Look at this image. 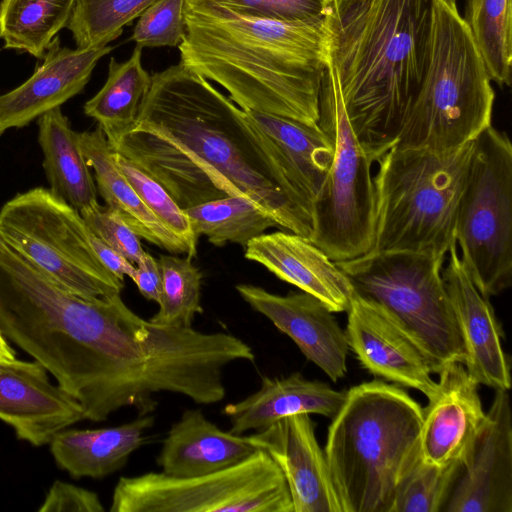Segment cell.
Here are the masks:
<instances>
[{
    "instance_id": "1",
    "label": "cell",
    "mask_w": 512,
    "mask_h": 512,
    "mask_svg": "<svg viewBox=\"0 0 512 512\" xmlns=\"http://www.w3.org/2000/svg\"><path fill=\"white\" fill-rule=\"evenodd\" d=\"M182 208L251 199L279 228L308 240L313 201L272 139L183 64L151 76L135 123L112 145Z\"/></svg>"
},
{
    "instance_id": "2",
    "label": "cell",
    "mask_w": 512,
    "mask_h": 512,
    "mask_svg": "<svg viewBox=\"0 0 512 512\" xmlns=\"http://www.w3.org/2000/svg\"><path fill=\"white\" fill-rule=\"evenodd\" d=\"M180 63L225 88L243 110L318 124L329 17L283 22L186 0Z\"/></svg>"
},
{
    "instance_id": "3",
    "label": "cell",
    "mask_w": 512,
    "mask_h": 512,
    "mask_svg": "<svg viewBox=\"0 0 512 512\" xmlns=\"http://www.w3.org/2000/svg\"><path fill=\"white\" fill-rule=\"evenodd\" d=\"M436 0H336L329 56L347 119L373 163L397 141L424 79Z\"/></svg>"
},
{
    "instance_id": "4",
    "label": "cell",
    "mask_w": 512,
    "mask_h": 512,
    "mask_svg": "<svg viewBox=\"0 0 512 512\" xmlns=\"http://www.w3.org/2000/svg\"><path fill=\"white\" fill-rule=\"evenodd\" d=\"M324 453L342 512H391L419 458L423 408L404 389L374 379L347 390Z\"/></svg>"
},
{
    "instance_id": "5",
    "label": "cell",
    "mask_w": 512,
    "mask_h": 512,
    "mask_svg": "<svg viewBox=\"0 0 512 512\" xmlns=\"http://www.w3.org/2000/svg\"><path fill=\"white\" fill-rule=\"evenodd\" d=\"M474 140L450 152L392 146L377 161L370 251L443 254L455 243L457 208ZM369 251V252H370Z\"/></svg>"
},
{
    "instance_id": "6",
    "label": "cell",
    "mask_w": 512,
    "mask_h": 512,
    "mask_svg": "<svg viewBox=\"0 0 512 512\" xmlns=\"http://www.w3.org/2000/svg\"><path fill=\"white\" fill-rule=\"evenodd\" d=\"M494 99L491 79L457 5L436 0L429 64L394 145L453 151L491 126Z\"/></svg>"
},
{
    "instance_id": "7",
    "label": "cell",
    "mask_w": 512,
    "mask_h": 512,
    "mask_svg": "<svg viewBox=\"0 0 512 512\" xmlns=\"http://www.w3.org/2000/svg\"><path fill=\"white\" fill-rule=\"evenodd\" d=\"M446 255L370 251L337 261L354 291L381 306L420 346L432 373L465 365L467 350L446 291Z\"/></svg>"
},
{
    "instance_id": "8",
    "label": "cell",
    "mask_w": 512,
    "mask_h": 512,
    "mask_svg": "<svg viewBox=\"0 0 512 512\" xmlns=\"http://www.w3.org/2000/svg\"><path fill=\"white\" fill-rule=\"evenodd\" d=\"M318 124L332 141L333 158L313 204L310 241L334 262L351 260L374 244V163L347 119L330 58L322 75Z\"/></svg>"
},
{
    "instance_id": "9",
    "label": "cell",
    "mask_w": 512,
    "mask_h": 512,
    "mask_svg": "<svg viewBox=\"0 0 512 512\" xmlns=\"http://www.w3.org/2000/svg\"><path fill=\"white\" fill-rule=\"evenodd\" d=\"M459 256L480 292L496 296L512 283V145L489 126L474 140L455 229Z\"/></svg>"
},
{
    "instance_id": "10",
    "label": "cell",
    "mask_w": 512,
    "mask_h": 512,
    "mask_svg": "<svg viewBox=\"0 0 512 512\" xmlns=\"http://www.w3.org/2000/svg\"><path fill=\"white\" fill-rule=\"evenodd\" d=\"M88 234L80 212L44 187L0 209V237L54 282L84 298L120 294L124 281L103 266Z\"/></svg>"
},
{
    "instance_id": "11",
    "label": "cell",
    "mask_w": 512,
    "mask_h": 512,
    "mask_svg": "<svg viewBox=\"0 0 512 512\" xmlns=\"http://www.w3.org/2000/svg\"><path fill=\"white\" fill-rule=\"evenodd\" d=\"M110 512H294L285 478L257 449L230 467L193 477L121 476Z\"/></svg>"
},
{
    "instance_id": "12",
    "label": "cell",
    "mask_w": 512,
    "mask_h": 512,
    "mask_svg": "<svg viewBox=\"0 0 512 512\" xmlns=\"http://www.w3.org/2000/svg\"><path fill=\"white\" fill-rule=\"evenodd\" d=\"M495 391L443 511L512 512L510 398L508 391Z\"/></svg>"
},
{
    "instance_id": "13",
    "label": "cell",
    "mask_w": 512,
    "mask_h": 512,
    "mask_svg": "<svg viewBox=\"0 0 512 512\" xmlns=\"http://www.w3.org/2000/svg\"><path fill=\"white\" fill-rule=\"evenodd\" d=\"M345 335L361 366L372 375L416 389L428 400L436 395L438 384L420 346L381 306L355 291Z\"/></svg>"
},
{
    "instance_id": "14",
    "label": "cell",
    "mask_w": 512,
    "mask_h": 512,
    "mask_svg": "<svg viewBox=\"0 0 512 512\" xmlns=\"http://www.w3.org/2000/svg\"><path fill=\"white\" fill-rule=\"evenodd\" d=\"M310 414L282 418L246 436L281 470L294 512H342Z\"/></svg>"
},
{
    "instance_id": "15",
    "label": "cell",
    "mask_w": 512,
    "mask_h": 512,
    "mask_svg": "<svg viewBox=\"0 0 512 512\" xmlns=\"http://www.w3.org/2000/svg\"><path fill=\"white\" fill-rule=\"evenodd\" d=\"M38 361H0V420L19 440L39 447L85 419L80 403L54 385Z\"/></svg>"
},
{
    "instance_id": "16",
    "label": "cell",
    "mask_w": 512,
    "mask_h": 512,
    "mask_svg": "<svg viewBox=\"0 0 512 512\" xmlns=\"http://www.w3.org/2000/svg\"><path fill=\"white\" fill-rule=\"evenodd\" d=\"M236 290L333 382L345 377L348 342L345 331L325 303L303 291L278 295L251 284H238Z\"/></svg>"
},
{
    "instance_id": "17",
    "label": "cell",
    "mask_w": 512,
    "mask_h": 512,
    "mask_svg": "<svg viewBox=\"0 0 512 512\" xmlns=\"http://www.w3.org/2000/svg\"><path fill=\"white\" fill-rule=\"evenodd\" d=\"M442 279L467 350L465 368L480 385L511 388L510 367L501 343V328L490 298L472 281L460 259L456 242L448 250Z\"/></svg>"
},
{
    "instance_id": "18",
    "label": "cell",
    "mask_w": 512,
    "mask_h": 512,
    "mask_svg": "<svg viewBox=\"0 0 512 512\" xmlns=\"http://www.w3.org/2000/svg\"><path fill=\"white\" fill-rule=\"evenodd\" d=\"M438 374L437 393L423 408L420 454L427 462L448 465L462 462L486 412L479 384L463 364H447Z\"/></svg>"
},
{
    "instance_id": "19",
    "label": "cell",
    "mask_w": 512,
    "mask_h": 512,
    "mask_svg": "<svg viewBox=\"0 0 512 512\" xmlns=\"http://www.w3.org/2000/svg\"><path fill=\"white\" fill-rule=\"evenodd\" d=\"M110 46L70 49L53 39L43 63L17 88L0 95V136L22 128L80 93Z\"/></svg>"
},
{
    "instance_id": "20",
    "label": "cell",
    "mask_w": 512,
    "mask_h": 512,
    "mask_svg": "<svg viewBox=\"0 0 512 512\" xmlns=\"http://www.w3.org/2000/svg\"><path fill=\"white\" fill-rule=\"evenodd\" d=\"M245 257L279 279L311 294L334 312H347L354 288L346 274L310 240L289 231L251 239Z\"/></svg>"
},
{
    "instance_id": "21",
    "label": "cell",
    "mask_w": 512,
    "mask_h": 512,
    "mask_svg": "<svg viewBox=\"0 0 512 512\" xmlns=\"http://www.w3.org/2000/svg\"><path fill=\"white\" fill-rule=\"evenodd\" d=\"M346 394L347 390H335L322 381L308 380L298 372L282 377L265 376L257 391L226 404L222 413L230 422L229 431L243 435L298 414L333 418Z\"/></svg>"
},
{
    "instance_id": "22",
    "label": "cell",
    "mask_w": 512,
    "mask_h": 512,
    "mask_svg": "<svg viewBox=\"0 0 512 512\" xmlns=\"http://www.w3.org/2000/svg\"><path fill=\"white\" fill-rule=\"evenodd\" d=\"M256 450L246 436L220 429L201 409H186L168 430L156 463L167 475L193 477L235 465Z\"/></svg>"
},
{
    "instance_id": "23",
    "label": "cell",
    "mask_w": 512,
    "mask_h": 512,
    "mask_svg": "<svg viewBox=\"0 0 512 512\" xmlns=\"http://www.w3.org/2000/svg\"><path fill=\"white\" fill-rule=\"evenodd\" d=\"M154 423V416L148 414L112 427L66 428L53 436L50 452L56 465L72 478H103L126 465Z\"/></svg>"
},
{
    "instance_id": "24",
    "label": "cell",
    "mask_w": 512,
    "mask_h": 512,
    "mask_svg": "<svg viewBox=\"0 0 512 512\" xmlns=\"http://www.w3.org/2000/svg\"><path fill=\"white\" fill-rule=\"evenodd\" d=\"M79 142L106 206L116 211L140 238L168 252L188 254L184 243L150 211L118 168L114 150L102 129L98 126L79 133Z\"/></svg>"
},
{
    "instance_id": "25",
    "label": "cell",
    "mask_w": 512,
    "mask_h": 512,
    "mask_svg": "<svg viewBox=\"0 0 512 512\" xmlns=\"http://www.w3.org/2000/svg\"><path fill=\"white\" fill-rule=\"evenodd\" d=\"M38 142L50 190L79 212L99 204L79 133L72 129L60 107L38 118Z\"/></svg>"
},
{
    "instance_id": "26",
    "label": "cell",
    "mask_w": 512,
    "mask_h": 512,
    "mask_svg": "<svg viewBox=\"0 0 512 512\" xmlns=\"http://www.w3.org/2000/svg\"><path fill=\"white\" fill-rule=\"evenodd\" d=\"M244 111L276 144L314 204L333 158L329 136L319 124Z\"/></svg>"
},
{
    "instance_id": "27",
    "label": "cell",
    "mask_w": 512,
    "mask_h": 512,
    "mask_svg": "<svg viewBox=\"0 0 512 512\" xmlns=\"http://www.w3.org/2000/svg\"><path fill=\"white\" fill-rule=\"evenodd\" d=\"M141 55L136 45L127 61L111 58L104 86L84 105V113L98 123L111 146L135 123L151 85Z\"/></svg>"
},
{
    "instance_id": "28",
    "label": "cell",
    "mask_w": 512,
    "mask_h": 512,
    "mask_svg": "<svg viewBox=\"0 0 512 512\" xmlns=\"http://www.w3.org/2000/svg\"><path fill=\"white\" fill-rule=\"evenodd\" d=\"M75 0H2L0 37L4 46L43 58L67 25Z\"/></svg>"
},
{
    "instance_id": "29",
    "label": "cell",
    "mask_w": 512,
    "mask_h": 512,
    "mask_svg": "<svg viewBox=\"0 0 512 512\" xmlns=\"http://www.w3.org/2000/svg\"><path fill=\"white\" fill-rule=\"evenodd\" d=\"M183 210L195 234L205 235L215 246L232 242L245 248L251 239L266 229L279 228L269 213L243 196H227Z\"/></svg>"
},
{
    "instance_id": "30",
    "label": "cell",
    "mask_w": 512,
    "mask_h": 512,
    "mask_svg": "<svg viewBox=\"0 0 512 512\" xmlns=\"http://www.w3.org/2000/svg\"><path fill=\"white\" fill-rule=\"evenodd\" d=\"M512 0H467L465 22L491 81L510 86Z\"/></svg>"
},
{
    "instance_id": "31",
    "label": "cell",
    "mask_w": 512,
    "mask_h": 512,
    "mask_svg": "<svg viewBox=\"0 0 512 512\" xmlns=\"http://www.w3.org/2000/svg\"><path fill=\"white\" fill-rule=\"evenodd\" d=\"M162 285L159 310L149 320L172 327H192L196 314H202V274L190 258L162 255L158 259Z\"/></svg>"
},
{
    "instance_id": "32",
    "label": "cell",
    "mask_w": 512,
    "mask_h": 512,
    "mask_svg": "<svg viewBox=\"0 0 512 512\" xmlns=\"http://www.w3.org/2000/svg\"><path fill=\"white\" fill-rule=\"evenodd\" d=\"M155 0H75L66 27L77 48L103 47Z\"/></svg>"
},
{
    "instance_id": "33",
    "label": "cell",
    "mask_w": 512,
    "mask_h": 512,
    "mask_svg": "<svg viewBox=\"0 0 512 512\" xmlns=\"http://www.w3.org/2000/svg\"><path fill=\"white\" fill-rule=\"evenodd\" d=\"M460 469L461 462L438 465L420 455L400 482L391 512L443 511Z\"/></svg>"
},
{
    "instance_id": "34",
    "label": "cell",
    "mask_w": 512,
    "mask_h": 512,
    "mask_svg": "<svg viewBox=\"0 0 512 512\" xmlns=\"http://www.w3.org/2000/svg\"><path fill=\"white\" fill-rule=\"evenodd\" d=\"M114 157L118 168L131 183L145 205L187 247L188 258L196 257L198 236L195 234L190 219L184 210L158 181L139 166L115 151Z\"/></svg>"
},
{
    "instance_id": "35",
    "label": "cell",
    "mask_w": 512,
    "mask_h": 512,
    "mask_svg": "<svg viewBox=\"0 0 512 512\" xmlns=\"http://www.w3.org/2000/svg\"><path fill=\"white\" fill-rule=\"evenodd\" d=\"M236 14L283 21L311 22L328 18L336 0H207Z\"/></svg>"
},
{
    "instance_id": "36",
    "label": "cell",
    "mask_w": 512,
    "mask_h": 512,
    "mask_svg": "<svg viewBox=\"0 0 512 512\" xmlns=\"http://www.w3.org/2000/svg\"><path fill=\"white\" fill-rule=\"evenodd\" d=\"M186 0H155L141 14L132 39L137 46H179L185 36Z\"/></svg>"
},
{
    "instance_id": "37",
    "label": "cell",
    "mask_w": 512,
    "mask_h": 512,
    "mask_svg": "<svg viewBox=\"0 0 512 512\" xmlns=\"http://www.w3.org/2000/svg\"><path fill=\"white\" fill-rule=\"evenodd\" d=\"M80 214L89 230L105 243L135 265L141 260L145 251L139 236L116 211L97 204Z\"/></svg>"
},
{
    "instance_id": "38",
    "label": "cell",
    "mask_w": 512,
    "mask_h": 512,
    "mask_svg": "<svg viewBox=\"0 0 512 512\" xmlns=\"http://www.w3.org/2000/svg\"><path fill=\"white\" fill-rule=\"evenodd\" d=\"M104 512L105 508L98 496L74 484L55 480L48 490L38 512Z\"/></svg>"
},
{
    "instance_id": "39",
    "label": "cell",
    "mask_w": 512,
    "mask_h": 512,
    "mask_svg": "<svg viewBox=\"0 0 512 512\" xmlns=\"http://www.w3.org/2000/svg\"><path fill=\"white\" fill-rule=\"evenodd\" d=\"M88 236L93 251L106 269L123 281L125 276L134 279L136 266L131 261L90 230Z\"/></svg>"
},
{
    "instance_id": "40",
    "label": "cell",
    "mask_w": 512,
    "mask_h": 512,
    "mask_svg": "<svg viewBox=\"0 0 512 512\" xmlns=\"http://www.w3.org/2000/svg\"><path fill=\"white\" fill-rule=\"evenodd\" d=\"M139 292L148 300L159 302L161 295V271L158 260L145 252L136 264V274L133 279Z\"/></svg>"
},
{
    "instance_id": "41",
    "label": "cell",
    "mask_w": 512,
    "mask_h": 512,
    "mask_svg": "<svg viewBox=\"0 0 512 512\" xmlns=\"http://www.w3.org/2000/svg\"><path fill=\"white\" fill-rule=\"evenodd\" d=\"M17 353L12 348L9 340L0 331V361H12L16 359Z\"/></svg>"
},
{
    "instance_id": "42",
    "label": "cell",
    "mask_w": 512,
    "mask_h": 512,
    "mask_svg": "<svg viewBox=\"0 0 512 512\" xmlns=\"http://www.w3.org/2000/svg\"><path fill=\"white\" fill-rule=\"evenodd\" d=\"M449 4L456 5L457 0H444Z\"/></svg>"
}]
</instances>
